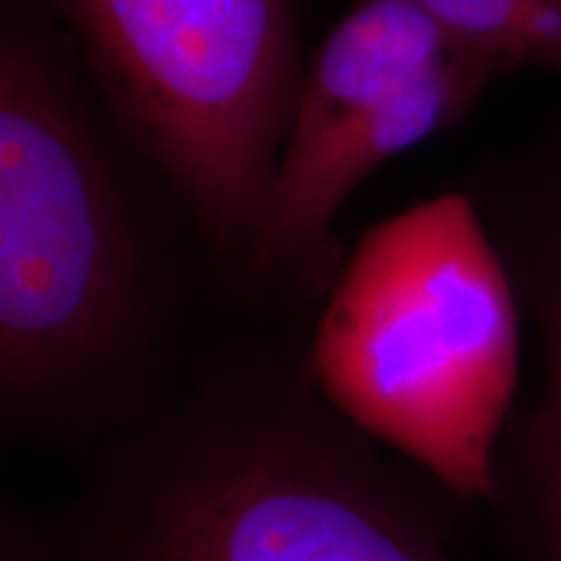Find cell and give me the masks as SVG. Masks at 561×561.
<instances>
[{
	"mask_svg": "<svg viewBox=\"0 0 561 561\" xmlns=\"http://www.w3.org/2000/svg\"><path fill=\"white\" fill-rule=\"evenodd\" d=\"M504 73L538 66L561 73V0H405Z\"/></svg>",
	"mask_w": 561,
	"mask_h": 561,
	"instance_id": "cell-6",
	"label": "cell"
},
{
	"mask_svg": "<svg viewBox=\"0 0 561 561\" xmlns=\"http://www.w3.org/2000/svg\"><path fill=\"white\" fill-rule=\"evenodd\" d=\"M424 489L307 367L219 377L91 494L81 561H458Z\"/></svg>",
	"mask_w": 561,
	"mask_h": 561,
	"instance_id": "cell-1",
	"label": "cell"
},
{
	"mask_svg": "<svg viewBox=\"0 0 561 561\" xmlns=\"http://www.w3.org/2000/svg\"><path fill=\"white\" fill-rule=\"evenodd\" d=\"M305 367L348 424L447 494H494L520 318L471 203L442 195L369 229L331 286Z\"/></svg>",
	"mask_w": 561,
	"mask_h": 561,
	"instance_id": "cell-3",
	"label": "cell"
},
{
	"mask_svg": "<svg viewBox=\"0 0 561 561\" xmlns=\"http://www.w3.org/2000/svg\"><path fill=\"white\" fill-rule=\"evenodd\" d=\"M504 70L405 0H359L305 66L248 261L305 294L341 273L333 221L377 167L460 121Z\"/></svg>",
	"mask_w": 561,
	"mask_h": 561,
	"instance_id": "cell-5",
	"label": "cell"
},
{
	"mask_svg": "<svg viewBox=\"0 0 561 561\" xmlns=\"http://www.w3.org/2000/svg\"><path fill=\"white\" fill-rule=\"evenodd\" d=\"M543 561H561V473L536 466Z\"/></svg>",
	"mask_w": 561,
	"mask_h": 561,
	"instance_id": "cell-8",
	"label": "cell"
},
{
	"mask_svg": "<svg viewBox=\"0 0 561 561\" xmlns=\"http://www.w3.org/2000/svg\"><path fill=\"white\" fill-rule=\"evenodd\" d=\"M0 561H50L16 517L0 510Z\"/></svg>",
	"mask_w": 561,
	"mask_h": 561,
	"instance_id": "cell-9",
	"label": "cell"
},
{
	"mask_svg": "<svg viewBox=\"0 0 561 561\" xmlns=\"http://www.w3.org/2000/svg\"><path fill=\"white\" fill-rule=\"evenodd\" d=\"M533 462L561 473V318L551 333L543 403L533 424Z\"/></svg>",
	"mask_w": 561,
	"mask_h": 561,
	"instance_id": "cell-7",
	"label": "cell"
},
{
	"mask_svg": "<svg viewBox=\"0 0 561 561\" xmlns=\"http://www.w3.org/2000/svg\"><path fill=\"white\" fill-rule=\"evenodd\" d=\"M47 0H0V424L68 416L149 348L157 280L117 144Z\"/></svg>",
	"mask_w": 561,
	"mask_h": 561,
	"instance_id": "cell-2",
	"label": "cell"
},
{
	"mask_svg": "<svg viewBox=\"0 0 561 561\" xmlns=\"http://www.w3.org/2000/svg\"><path fill=\"white\" fill-rule=\"evenodd\" d=\"M112 123L248 261L305 76L294 0H47Z\"/></svg>",
	"mask_w": 561,
	"mask_h": 561,
	"instance_id": "cell-4",
	"label": "cell"
}]
</instances>
